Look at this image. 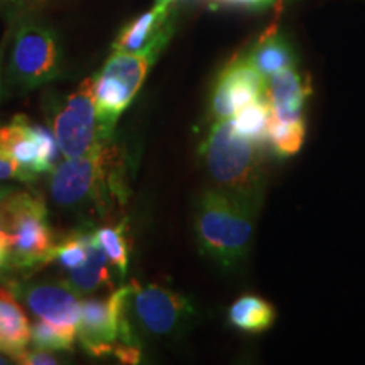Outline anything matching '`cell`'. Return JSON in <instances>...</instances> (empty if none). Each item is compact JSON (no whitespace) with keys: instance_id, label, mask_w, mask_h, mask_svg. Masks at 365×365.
I'll list each match as a JSON object with an SVG mask.
<instances>
[{"instance_id":"cell-1","label":"cell","mask_w":365,"mask_h":365,"mask_svg":"<svg viewBox=\"0 0 365 365\" xmlns=\"http://www.w3.org/2000/svg\"><path fill=\"white\" fill-rule=\"evenodd\" d=\"M255 210L250 203L218 188L205 190L195 208L200 252L225 271L239 267L250 250Z\"/></svg>"},{"instance_id":"cell-2","label":"cell","mask_w":365,"mask_h":365,"mask_svg":"<svg viewBox=\"0 0 365 365\" xmlns=\"http://www.w3.org/2000/svg\"><path fill=\"white\" fill-rule=\"evenodd\" d=\"M110 139L102 140L90 153L58 163L51 176V196L61 208L78 210L95 205L105 213L113 200L125 198V185L118 150Z\"/></svg>"},{"instance_id":"cell-3","label":"cell","mask_w":365,"mask_h":365,"mask_svg":"<svg viewBox=\"0 0 365 365\" xmlns=\"http://www.w3.org/2000/svg\"><path fill=\"white\" fill-rule=\"evenodd\" d=\"M259 145L237 130L234 118L217 120L202 145L205 166L217 188L255 208L264 185Z\"/></svg>"},{"instance_id":"cell-4","label":"cell","mask_w":365,"mask_h":365,"mask_svg":"<svg viewBox=\"0 0 365 365\" xmlns=\"http://www.w3.org/2000/svg\"><path fill=\"white\" fill-rule=\"evenodd\" d=\"M2 215L12 267L29 269L49 264L56 240L44 200L39 195L7 188L2 198Z\"/></svg>"},{"instance_id":"cell-5","label":"cell","mask_w":365,"mask_h":365,"mask_svg":"<svg viewBox=\"0 0 365 365\" xmlns=\"http://www.w3.org/2000/svg\"><path fill=\"white\" fill-rule=\"evenodd\" d=\"M156 59L153 53L115 51L93 76V100L103 137L110 139L118 117L139 93Z\"/></svg>"},{"instance_id":"cell-6","label":"cell","mask_w":365,"mask_h":365,"mask_svg":"<svg viewBox=\"0 0 365 365\" xmlns=\"http://www.w3.org/2000/svg\"><path fill=\"white\" fill-rule=\"evenodd\" d=\"M125 314L132 330L149 336H173L182 331L195 317L185 296L161 284L132 281L125 301Z\"/></svg>"},{"instance_id":"cell-7","label":"cell","mask_w":365,"mask_h":365,"mask_svg":"<svg viewBox=\"0 0 365 365\" xmlns=\"http://www.w3.org/2000/svg\"><path fill=\"white\" fill-rule=\"evenodd\" d=\"M59 71L61 56L56 34L39 22H24L14 36L7 68L9 83L31 90L58 78Z\"/></svg>"},{"instance_id":"cell-8","label":"cell","mask_w":365,"mask_h":365,"mask_svg":"<svg viewBox=\"0 0 365 365\" xmlns=\"http://www.w3.org/2000/svg\"><path fill=\"white\" fill-rule=\"evenodd\" d=\"M53 132L59 150L66 158L90 153L102 140H108L100 130L93 100V76L86 78L66 97L53 115Z\"/></svg>"},{"instance_id":"cell-9","label":"cell","mask_w":365,"mask_h":365,"mask_svg":"<svg viewBox=\"0 0 365 365\" xmlns=\"http://www.w3.org/2000/svg\"><path fill=\"white\" fill-rule=\"evenodd\" d=\"M129 286L113 291L107 299L88 298L80 303L76 336L83 349L93 357L112 354L118 341V328L124 314Z\"/></svg>"},{"instance_id":"cell-10","label":"cell","mask_w":365,"mask_h":365,"mask_svg":"<svg viewBox=\"0 0 365 365\" xmlns=\"http://www.w3.org/2000/svg\"><path fill=\"white\" fill-rule=\"evenodd\" d=\"M266 93V78L240 56L230 61L218 76L212 93V115L232 118L242 107Z\"/></svg>"},{"instance_id":"cell-11","label":"cell","mask_w":365,"mask_h":365,"mask_svg":"<svg viewBox=\"0 0 365 365\" xmlns=\"http://www.w3.org/2000/svg\"><path fill=\"white\" fill-rule=\"evenodd\" d=\"M14 294L27 304L31 313L61 327H78L80 303L78 293L68 284V281L29 282L14 287Z\"/></svg>"},{"instance_id":"cell-12","label":"cell","mask_w":365,"mask_h":365,"mask_svg":"<svg viewBox=\"0 0 365 365\" xmlns=\"http://www.w3.org/2000/svg\"><path fill=\"white\" fill-rule=\"evenodd\" d=\"M173 33L175 24L171 6H154L153 11L144 12L122 27L113 43V51L153 53L159 56Z\"/></svg>"},{"instance_id":"cell-13","label":"cell","mask_w":365,"mask_h":365,"mask_svg":"<svg viewBox=\"0 0 365 365\" xmlns=\"http://www.w3.org/2000/svg\"><path fill=\"white\" fill-rule=\"evenodd\" d=\"M312 93L309 78L301 75L296 66L284 68L266 78V97L277 120L296 122L304 118V107Z\"/></svg>"},{"instance_id":"cell-14","label":"cell","mask_w":365,"mask_h":365,"mask_svg":"<svg viewBox=\"0 0 365 365\" xmlns=\"http://www.w3.org/2000/svg\"><path fill=\"white\" fill-rule=\"evenodd\" d=\"M0 137L11 156L21 166L27 182L34 181L39 173H44L33 124L24 115L19 113L7 125H0Z\"/></svg>"},{"instance_id":"cell-15","label":"cell","mask_w":365,"mask_h":365,"mask_svg":"<svg viewBox=\"0 0 365 365\" xmlns=\"http://www.w3.org/2000/svg\"><path fill=\"white\" fill-rule=\"evenodd\" d=\"M31 340V327L14 291L0 287V352L16 359Z\"/></svg>"},{"instance_id":"cell-16","label":"cell","mask_w":365,"mask_h":365,"mask_svg":"<svg viewBox=\"0 0 365 365\" xmlns=\"http://www.w3.org/2000/svg\"><path fill=\"white\" fill-rule=\"evenodd\" d=\"M244 56L264 78L284 70V68L296 66L298 63L293 46L277 33L276 27L264 33Z\"/></svg>"},{"instance_id":"cell-17","label":"cell","mask_w":365,"mask_h":365,"mask_svg":"<svg viewBox=\"0 0 365 365\" xmlns=\"http://www.w3.org/2000/svg\"><path fill=\"white\" fill-rule=\"evenodd\" d=\"M66 281L78 294H88L102 289L105 286H112L108 257L105 255V250L100 245L95 232H90L86 261L76 269L68 271Z\"/></svg>"},{"instance_id":"cell-18","label":"cell","mask_w":365,"mask_h":365,"mask_svg":"<svg viewBox=\"0 0 365 365\" xmlns=\"http://www.w3.org/2000/svg\"><path fill=\"white\" fill-rule=\"evenodd\" d=\"M276 322V309L269 301L254 294L240 296L228 309V323L245 333H262Z\"/></svg>"},{"instance_id":"cell-19","label":"cell","mask_w":365,"mask_h":365,"mask_svg":"<svg viewBox=\"0 0 365 365\" xmlns=\"http://www.w3.org/2000/svg\"><path fill=\"white\" fill-rule=\"evenodd\" d=\"M232 118L242 135L257 144L266 143L269 124L272 120V108L266 93L242 107Z\"/></svg>"},{"instance_id":"cell-20","label":"cell","mask_w":365,"mask_h":365,"mask_svg":"<svg viewBox=\"0 0 365 365\" xmlns=\"http://www.w3.org/2000/svg\"><path fill=\"white\" fill-rule=\"evenodd\" d=\"M97 239L108 257V262L117 269L120 276H125L127 267H129L130 255V240L129 230H127V222H118L113 227H102L95 232Z\"/></svg>"},{"instance_id":"cell-21","label":"cell","mask_w":365,"mask_h":365,"mask_svg":"<svg viewBox=\"0 0 365 365\" xmlns=\"http://www.w3.org/2000/svg\"><path fill=\"white\" fill-rule=\"evenodd\" d=\"M307 135V122L304 118L296 122H282L272 115L267 130V140L271 143L274 153L281 158H289L298 154L303 148Z\"/></svg>"},{"instance_id":"cell-22","label":"cell","mask_w":365,"mask_h":365,"mask_svg":"<svg viewBox=\"0 0 365 365\" xmlns=\"http://www.w3.org/2000/svg\"><path fill=\"white\" fill-rule=\"evenodd\" d=\"M76 339V327H61L39 319L31 327V341L36 349L71 350Z\"/></svg>"},{"instance_id":"cell-23","label":"cell","mask_w":365,"mask_h":365,"mask_svg":"<svg viewBox=\"0 0 365 365\" xmlns=\"http://www.w3.org/2000/svg\"><path fill=\"white\" fill-rule=\"evenodd\" d=\"M88 237L90 232L86 230L73 232L65 240L54 245L49 264H58L59 267L66 269V271L81 266L86 261V254H88Z\"/></svg>"},{"instance_id":"cell-24","label":"cell","mask_w":365,"mask_h":365,"mask_svg":"<svg viewBox=\"0 0 365 365\" xmlns=\"http://www.w3.org/2000/svg\"><path fill=\"white\" fill-rule=\"evenodd\" d=\"M33 130L36 135V143H38L39 154H41V163H43V170L53 171L58 166V154H59V145L54 132L46 129L44 125L33 124Z\"/></svg>"},{"instance_id":"cell-25","label":"cell","mask_w":365,"mask_h":365,"mask_svg":"<svg viewBox=\"0 0 365 365\" xmlns=\"http://www.w3.org/2000/svg\"><path fill=\"white\" fill-rule=\"evenodd\" d=\"M6 180H17V181L27 182L21 166L16 163V159L11 156V153H9L6 144H4L2 137H0V181H6Z\"/></svg>"},{"instance_id":"cell-26","label":"cell","mask_w":365,"mask_h":365,"mask_svg":"<svg viewBox=\"0 0 365 365\" xmlns=\"http://www.w3.org/2000/svg\"><path fill=\"white\" fill-rule=\"evenodd\" d=\"M17 364H26V365H56L61 364V360L49 352V350L36 349V350H24L16 357Z\"/></svg>"},{"instance_id":"cell-27","label":"cell","mask_w":365,"mask_h":365,"mask_svg":"<svg viewBox=\"0 0 365 365\" xmlns=\"http://www.w3.org/2000/svg\"><path fill=\"white\" fill-rule=\"evenodd\" d=\"M112 355L120 360L122 364H139L140 362V346L139 345H129L117 341L112 349Z\"/></svg>"},{"instance_id":"cell-28","label":"cell","mask_w":365,"mask_h":365,"mask_svg":"<svg viewBox=\"0 0 365 365\" xmlns=\"http://www.w3.org/2000/svg\"><path fill=\"white\" fill-rule=\"evenodd\" d=\"M227 4H235V6L252 7V9H262L271 6L274 0H223Z\"/></svg>"},{"instance_id":"cell-29","label":"cell","mask_w":365,"mask_h":365,"mask_svg":"<svg viewBox=\"0 0 365 365\" xmlns=\"http://www.w3.org/2000/svg\"><path fill=\"white\" fill-rule=\"evenodd\" d=\"M6 191H7V188H0V240L7 242V234H6V230H4V215H2V198H4V195H6Z\"/></svg>"},{"instance_id":"cell-30","label":"cell","mask_w":365,"mask_h":365,"mask_svg":"<svg viewBox=\"0 0 365 365\" xmlns=\"http://www.w3.org/2000/svg\"><path fill=\"white\" fill-rule=\"evenodd\" d=\"M173 0H156V6H173Z\"/></svg>"},{"instance_id":"cell-31","label":"cell","mask_w":365,"mask_h":365,"mask_svg":"<svg viewBox=\"0 0 365 365\" xmlns=\"http://www.w3.org/2000/svg\"><path fill=\"white\" fill-rule=\"evenodd\" d=\"M0 364H7V360H6V359H2V357H0Z\"/></svg>"}]
</instances>
